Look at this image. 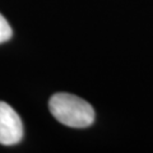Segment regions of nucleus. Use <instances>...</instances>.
<instances>
[{
	"instance_id": "obj_1",
	"label": "nucleus",
	"mask_w": 153,
	"mask_h": 153,
	"mask_svg": "<svg viewBox=\"0 0 153 153\" xmlns=\"http://www.w3.org/2000/svg\"><path fill=\"white\" fill-rule=\"evenodd\" d=\"M49 108L57 121L70 128H87L94 121L93 107L74 94H54L49 101Z\"/></svg>"
},
{
	"instance_id": "obj_2",
	"label": "nucleus",
	"mask_w": 153,
	"mask_h": 153,
	"mask_svg": "<svg viewBox=\"0 0 153 153\" xmlns=\"http://www.w3.org/2000/svg\"><path fill=\"white\" fill-rule=\"evenodd\" d=\"M23 138V124L8 103L0 101V144L14 146Z\"/></svg>"
},
{
	"instance_id": "obj_3",
	"label": "nucleus",
	"mask_w": 153,
	"mask_h": 153,
	"mask_svg": "<svg viewBox=\"0 0 153 153\" xmlns=\"http://www.w3.org/2000/svg\"><path fill=\"white\" fill-rule=\"evenodd\" d=\"M12 35H13V32H12V28L9 26V23L7 22V19L0 14V44L7 42L9 38L12 37Z\"/></svg>"
}]
</instances>
